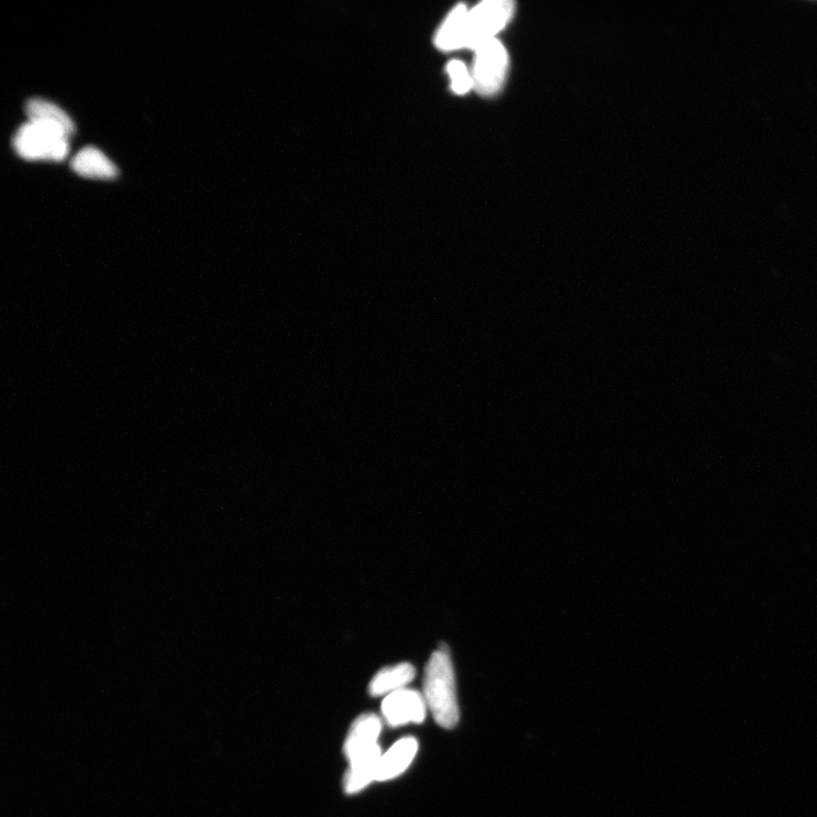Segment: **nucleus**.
<instances>
[{
  "label": "nucleus",
  "instance_id": "obj_4",
  "mask_svg": "<svg viewBox=\"0 0 817 817\" xmlns=\"http://www.w3.org/2000/svg\"><path fill=\"white\" fill-rule=\"evenodd\" d=\"M473 68L474 89L482 96L489 97L499 92L507 79L509 55L505 46L492 40L475 49Z\"/></svg>",
  "mask_w": 817,
  "mask_h": 817
},
{
  "label": "nucleus",
  "instance_id": "obj_13",
  "mask_svg": "<svg viewBox=\"0 0 817 817\" xmlns=\"http://www.w3.org/2000/svg\"><path fill=\"white\" fill-rule=\"evenodd\" d=\"M448 74L451 79L452 90L457 95H465L474 89L473 75L465 63L452 60L448 65Z\"/></svg>",
  "mask_w": 817,
  "mask_h": 817
},
{
  "label": "nucleus",
  "instance_id": "obj_2",
  "mask_svg": "<svg viewBox=\"0 0 817 817\" xmlns=\"http://www.w3.org/2000/svg\"><path fill=\"white\" fill-rule=\"evenodd\" d=\"M70 135L60 126L43 122L22 124L13 137V147L24 159L62 161L68 152Z\"/></svg>",
  "mask_w": 817,
  "mask_h": 817
},
{
  "label": "nucleus",
  "instance_id": "obj_12",
  "mask_svg": "<svg viewBox=\"0 0 817 817\" xmlns=\"http://www.w3.org/2000/svg\"><path fill=\"white\" fill-rule=\"evenodd\" d=\"M24 110L31 122L55 124L64 129L69 135L75 133L73 120L57 104L48 100L31 98L25 102Z\"/></svg>",
  "mask_w": 817,
  "mask_h": 817
},
{
  "label": "nucleus",
  "instance_id": "obj_7",
  "mask_svg": "<svg viewBox=\"0 0 817 817\" xmlns=\"http://www.w3.org/2000/svg\"><path fill=\"white\" fill-rule=\"evenodd\" d=\"M418 751V741L406 737L397 741L382 755L376 781L393 780L402 774L412 763Z\"/></svg>",
  "mask_w": 817,
  "mask_h": 817
},
{
  "label": "nucleus",
  "instance_id": "obj_10",
  "mask_svg": "<svg viewBox=\"0 0 817 817\" xmlns=\"http://www.w3.org/2000/svg\"><path fill=\"white\" fill-rule=\"evenodd\" d=\"M74 170L91 179H114L119 170L117 166L99 150L88 146L81 150L73 161Z\"/></svg>",
  "mask_w": 817,
  "mask_h": 817
},
{
  "label": "nucleus",
  "instance_id": "obj_3",
  "mask_svg": "<svg viewBox=\"0 0 817 817\" xmlns=\"http://www.w3.org/2000/svg\"><path fill=\"white\" fill-rule=\"evenodd\" d=\"M515 12V3L510 0H489L473 10H468L466 20V48L476 49L481 45L496 40L499 33L509 23Z\"/></svg>",
  "mask_w": 817,
  "mask_h": 817
},
{
  "label": "nucleus",
  "instance_id": "obj_11",
  "mask_svg": "<svg viewBox=\"0 0 817 817\" xmlns=\"http://www.w3.org/2000/svg\"><path fill=\"white\" fill-rule=\"evenodd\" d=\"M468 9L465 5L455 8L438 33V47L444 52L466 48V20Z\"/></svg>",
  "mask_w": 817,
  "mask_h": 817
},
{
  "label": "nucleus",
  "instance_id": "obj_5",
  "mask_svg": "<svg viewBox=\"0 0 817 817\" xmlns=\"http://www.w3.org/2000/svg\"><path fill=\"white\" fill-rule=\"evenodd\" d=\"M428 707L422 694L405 688L385 697L382 714L389 726L400 727L408 724H421L426 718Z\"/></svg>",
  "mask_w": 817,
  "mask_h": 817
},
{
  "label": "nucleus",
  "instance_id": "obj_6",
  "mask_svg": "<svg viewBox=\"0 0 817 817\" xmlns=\"http://www.w3.org/2000/svg\"><path fill=\"white\" fill-rule=\"evenodd\" d=\"M380 732L382 721L377 716L367 714L355 719L344 742V755L349 762L376 748Z\"/></svg>",
  "mask_w": 817,
  "mask_h": 817
},
{
  "label": "nucleus",
  "instance_id": "obj_8",
  "mask_svg": "<svg viewBox=\"0 0 817 817\" xmlns=\"http://www.w3.org/2000/svg\"><path fill=\"white\" fill-rule=\"evenodd\" d=\"M382 750L377 744L367 753L350 762L344 776V791L349 795L357 794L376 781Z\"/></svg>",
  "mask_w": 817,
  "mask_h": 817
},
{
  "label": "nucleus",
  "instance_id": "obj_1",
  "mask_svg": "<svg viewBox=\"0 0 817 817\" xmlns=\"http://www.w3.org/2000/svg\"><path fill=\"white\" fill-rule=\"evenodd\" d=\"M423 697L442 728L452 729L457 725L460 714L454 670L446 649L434 652L426 666Z\"/></svg>",
  "mask_w": 817,
  "mask_h": 817
},
{
  "label": "nucleus",
  "instance_id": "obj_9",
  "mask_svg": "<svg viewBox=\"0 0 817 817\" xmlns=\"http://www.w3.org/2000/svg\"><path fill=\"white\" fill-rule=\"evenodd\" d=\"M416 676V669L410 663H401L380 670L372 680L368 691L372 696H387L405 689Z\"/></svg>",
  "mask_w": 817,
  "mask_h": 817
}]
</instances>
